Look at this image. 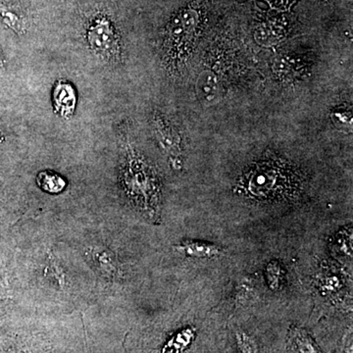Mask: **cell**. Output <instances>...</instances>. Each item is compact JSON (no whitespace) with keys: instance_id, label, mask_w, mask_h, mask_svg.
Returning a JSON list of instances; mask_svg holds the SVG:
<instances>
[{"instance_id":"6da1fadb","label":"cell","mask_w":353,"mask_h":353,"mask_svg":"<svg viewBox=\"0 0 353 353\" xmlns=\"http://www.w3.org/2000/svg\"><path fill=\"white\" fill-rule=\"evenodd\" d=\"M201 26L199 9L188 6L168 25L163 43V61L172 72L179 71L192 54Z\"/></svg>"},{"instance_id":"7a4b0ae2","label":"cell","mask_w":353,"mask_h":353,"mask_svg":"<svg viewBox=\"0 0 353 353\" xmlns=\"http://www.w3.org/2000/svg\"><path fill=\"white\" fill-rule=\"evenodd\" d=\"M297 185V176L290 167L275 160L254 165L243 176L241 188L250 196L268 199L289 192Z\"/></svg>"},{"instance_id":"3957f363","label":"cell","mask_w":353,"mask_h":353,"mask_svg":"<svg viewBox=\"0 0 353 353\" xmlns=\"http://www.w3.org/2000/svg\"><path fill=\"white\" fill-rule=\"evenodd\" d=\"M123 179L128 196L152 217L157 216L160 202L159 183L145 160L134 152L128 155Z\"/></svg>"},{"instance_id":"277c9868","label":"cell","mask_w":353,"mask_h":353,"mask_svg":"<svg viewBox=\"0 0 353 353\" xmlns=\"http://www.w3.org/2000/svg\"><path fill=\"white\" fill-rule=\"evenodd\" d=\"M87 41L97 54L108 60L119 59V34L106 16L99 15L92 20L88 27Z\"/></svg>"},{"instance_id":"5b68a950","label":"cell","mask_w":353,"mask_h":353,"mask_svg":"<svg viewBox=\"0 0 353 353\" xmlns=\"http://www.w3.org/2000/svg\"><path fill=\"white\" fill-rule=\"evenodd\" d=\"M153 134L158 145L168 155L174 168L180 169L183 163V139L176 127L160 113H155L152 120Z\"/></svg>"},{"instance_id":"8992f818","label":"cell","mask_w":353,"mask_h":353,"mask_svg":"<svg viewBox=\"0 0 353 353\" xmlns=\"http://www.w3.org/2000/svg\"><path fill=\"white\" fill-rule=\"evenodd\" d=\"M227 78L224 71L214 66L205 67L197 76L196 92L202 103L212 105L224 99L227 92Z\"/></svg>"},{"instance_id":"52a82bcc","label":"cell","mask_w":353,"mask_h":353,"mask_svg":"<svg viewBox=\"0 0 353 353\" xmlns=\"http://www.w3.org/2000/svg\"><path fill=\"white\" fill-rule=\"evenodd\" d=\"M310 68L306 57L294 52L280 53L272 62V71L279 80L285 83L296 82L303 78Z\"/></svg>"},{"instance_id":"ba28073f","label":"cell","mask_w":353,"mask_h":353,"mask_svg":"<svg viewBox=\"0 0 353 353\" xmlns=\"http://www.w3.org/2000/svg\"><path fill=\"white\" fill-rule=\"evenodd\" d=\"M77 92L75 88L67 81L59 80L55 83L52 92V104L54 112L60 117L69 119L76 110Z\"/></svg>"},{"instance_id":"9c48e42d","label":"cell","mask_w":353,"mask_h":353,"mask_svg":"<svg viewBox=\"0 0 353 353\" xmlns=\"http://www.w3.org/2000/svg\"><path fill=\"white\" fill-rule=\"evenodd\" d=\"M175 248L179 252L194 259H213L220 256L223 253L220 246L201 241H183L180 245H176Z\"/></svg>"},{"instance_id":"30bf717a","label":"cell","mask_w":353,"mask_h":353,"mask_svg":"<svg viewBox=\"0 0 353 353\" xmlns=\"http://www.w3.org/2000/svg\"><path fill=\"white\" fill-rule=\"evenodd\" d=\"M0 23L19 36L27 32L25 18L15 6L6 1H0Z\"/></svg>"},{"instance_id":"8fae6325","label":"cell","mask_w":353,"mask_h":353,"mask_svg":"<svg viewBox=\"0 0 353 353\" xmlns=\"http://www.w3.org/2000/svg\"><path fill=\"white\" fill-rule=\"evenodd\" d=\"M285 36H287V32H285L284 28L273 24L259 26L254 34V38L257 43L266 46V48L276 46L283 41Z\"/></svg>"},{"instance_id":"7c38bea8","label":"cell","mask_w":353,"mask_h":353,"mask_svg":"<svg viewBox=\"0 0 353 353\" xmlns=\"http://www.w3.org/2000/svg\"><path fill=\"white\" fill-rule=\"evenodd\" d=\"M41 189L48 194H60L66 188L67 182L64 178L52 171H43L37 178Z\"/></svg>"},{"instance_id":"4fadbf2b","label":"cell","mask_w":353,"mask_h":353,"mask_svg":"<svg viewBox=\"0 0 353 353\" xmlns=\"http://www.w3.org/2000/svg\"><path fill=\"white\" fill-rule=\"evenodd\" d=\"M292 345L296 347L297 353H321L316 347L311 336L303 330L294 328L292 331Z\"/></svg>"},{"instance_id":"5bb4252c","label":"cell","mask_w":353,"mask_h":353,"mask_svg":"<svg viewBox=\"0 0 353 353\" xmlns=\"http://www.w3.org/2000/svg\"><path fill=\"white\" fill-rule=\"evenodd\" d=\"M94 263L97 268L105 274L108 277H114L117 268H116L115 261H114L113 255L108 250H95L92 253Z\"/></svg>"},{"instance_id":"9a60e30c","label":"cell","mask_w":353,"mask_h":353,"mask_svg":"<svg viewBox=\"0 0 353 353\" xmlns=\"http://www.w3.org/2000/svg\"><path fill=\"white\" fill-rule=\"evenodd\" d=\"M331 119L334 125L343 131L350 132L352 129V109L350 106L341 105L332 111Z\"/></svg>"},{"instance_id":"2e32d148","label":"cell","mask_w":353,"mask_h":353,"mask_svg":"<svg viewBox=\"0 0 353 353\" xmlns=\"http://www.w3.org/2000/svg\"><path fill=\"white\" fill-rule=\"evenodd\" d=\"M266 277L269 287L274 292H277L281 287L283 270L278 261H271L266 267Z\"/></svg>"},{"instance_id":"e0dca14e","label":"cell","mask_w":353,"mask_h":353,"mask_svg":"<svg viewBox=\"0 0 353 353\" xmlns=\"http://www.w3.org/2000/svg\"><path fill=\"white\" fill-rule=\"evenodd\" d=\"M236 341H238L239 348L243 353H259V347H257L256 343L252 338L248 336L245 332L239 331L236 333Z\"/></svg>"},{"instance_id":"ac0fdd59","label":"cell","mask_w":353,"mask_h":353,"mask_svg":"<svg viewBox=\"0 0 353 353\" xmlns=\"http://www.w3.org/2000/svg\"><path fill=\"white\" fill-rule=\"evenodd\" d=\"M266 2L272 10L278 12H288L296 3L297 0H262Z\"/></svg>"},{"instance_id":"d6986e66","label":"cell","mask_w":353,"mask_h":353,"mask_svg":"<svg viewBox=\"0 0 353 353\" xmlns=\"http://www.w3.org/2000/svg\"><path fill=\"white\" fill-rule=\"evenodd\" d=\"M4 68V60L3 57H2L1 52H0V70Z\"/></svg>"}]
</instances>
